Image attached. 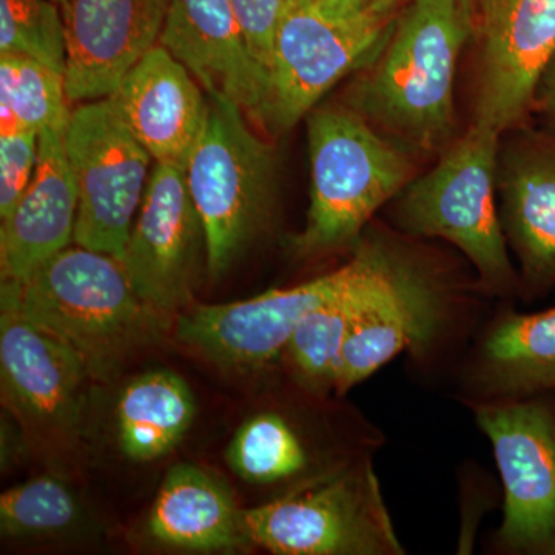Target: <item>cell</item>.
<instances>
[{
    "instance_id": "obj_15",
    "label": "cell",
    "mask_w": 555,
    "mask_h": 555,
    "mask_svg": "<svg viewBox=\"0 0 555 555\" xmlns=\"http://www.w3.org/2000/svg\"><path fill=\"white\" fill-rule=\"evenodd\" d=\"M0 371L11 406L35 429L78 433L94 382L83 358L49 328L2 310Z\"/></svg>"
},
{
    "instance_id": "obj_24",
    "label": "cell",
    "mask_w": 555,
    "mask_h": 555,
    "mask_svg": "<svg viewBox=\"0 0 555 555\" xmlns=\"http://www.w3.org/2000/svg\"><path fill=\"white\" fill-rule=\"evenodd\" d=\"M228 462L243 480L255 485L294 489L320 477L312 473L317 459L308 438L287 415L275 411L251 416L240 427L228 449Z\"/></svg>"
},
{
    "instance_id": "obj_7",
    "label": "cell",
    "mask_w": 555,
    "mask_h": 555,
    "mask_svg": "<svg viewBox=\"0 0 555 555\" xmlns=\"http://www.w3.org/2000/svg\"><path fill=\"white\" fill-rule=\"evenodd\" d=\"M397 13L331 17L315 7L284 11L268 69V90L255 122L281 134L308 118L328 91L372 60Z\"/></svg>"
},
{
    "instance_id": "obj_4",
    "label": "cell",
    "mask_w": 555,
    "mask_h": 555,
    "mask_svg": "<svg viewBox=\"0 0 555 555\" xmlns=\"http://www.w3.org/2000/svg\"><path fill=\"white\" fill-rule=\"evenodd\" d=\"M310 203L288 241L298 258L356 247L379 208L415 177V159L341 102L309 113Z\"/></svg>"
},
{
    "instance_id": "obj_10",
    "label": "cell",
    "mask_w": 555,
    "mask_h": 555,
    "mask_svg": "<svg viewBox=\"0 0 555 555\" xmlns=\"http://www.w3.org/2000/svg\"><path fill=\"white\" fill-rule=\"evenodd\" d=\"M64 144L78 188L73 241L122 261L147 190L152 156L108 98L72 109Z\"/></svg>"
},
{
    "instance_id": "obj_3",
    "label": "cell",
    "mask_w": 555,
    "mask_h": 555,
    "mask_svg": "<svg viewBox=\"0 0 555 555\" xmlns=\"http://www.w3.org/2000/svg\"><path fill=\"white\" fill-rule=\"evenodd\" d=\"M502 133L470 124L436 166L408 182L390 201L398 233L443 240L465 255L486 294L514 301L520 278L507 247L496 203V153Z\"/></svg>"
},
{
    "instance_id": "obj_12",
    "label": "cell",
    "mask_w": 555,
    "mask_h": 555,
    "mask_svg": "<svg viewBox=\"0 0 555 555\" xmlns=\"http://www.w3.org/2000/svg\"><path fill=\"white\" fill-rule=\"evenodd\" d=\"M356 270L346 264L298 286L275 288L243 301L198 305L178 317L179 341L225 369L255 371L283 356L302 318L335 297Z\"/></svg>"
},
{
    "instance_id": "obj_11",
    "label": "cell",
    "mask_w": 555,
    "mask_h": 555,
    "mask_svg": "<svg viewBox=\"0 0 555 555\" xmlns=\"http://www.w3.org/2000/svg\"><path fill=\"white\" fill-rule=\"evenodd\" d=\"M473 124L499 133L529 122L540 76L555 53V0H473Z\"/></svg>"
},
{
    "instance_id": "obj_26",
    "label": "cell",
    "mask_w": 555,
    "mask_h": 555,
    "mask_svg": "<svg viewBox=\"0 0 555 555\" xmlns=\"http://www.w3.org/2000/svg\"><path fill=\"white\" fill-rule=\"evenodd\" d=\"M79 520L78 499L56 477L33 478L0 496V528L10 539L62 534Z\"/></svg>"
},
{
    "instance_id": "obj_27",
    "label": "cell",
    "mask_w": 555,
    "mask_h": 555,
    "mask_svg": "<svg viewBox=\"0 0 555 555\" xmlns=\"http://www.w3.org/2000/svg\"><path fill=\"white\" fill-rule=\"evenodd\" d=\"M0 54H22L64 73L67 35L54 0H0Z\"/></svg>"
},
{
    "instance_id": "obj_2",
    "label": "cell",
    "mask_w": 555,
    "mask_h": 555,
    "mask_svg": "<svg viewBox=\"0 0 555 555\" xmlns=\"http://www.w3.org/2000/svg\"><path fill=\"white\" fill-rule=\"evenodd\" d=\"M2 310L64 339L101 382L167 327L166 313L139 297L119 258L82 246L64 248L24 280L3 281Z\"/></svg>"
},
{
    "instance_id": "obj_5",
    "label": "cell",
    "mask_w": 555,
    "mask_h": 555,
    "mask_svg": "<svg viewBox=\"0 0 555 555\" xmlns=\"http://www.w3.org/2000/svg\"><path fill=\"white\" fill-rule=\"evenodd\" d=\"M206 129L185 179L203 222L206 266L219 280L268 229L278 192L276 152L248 127L246 113L224 98H208Z\"/></svg>"
},
{
    "instance_id": "obj_19",
    "label": "cell",
    "mask_w": 555,
    "mask_h": 555,
    "mask_svg": "<svg viewBox=\"0 0 555 555\" xmlns=\"http://www.w3.org/2000/svg\"><path fill=\"white\" fill-rule=\"evenodd\" d=\"M503 302L463 366L460 393L467 406L555 396V306L524 313Z\"/></svg>"
},
{
    "instance_id": "obj_14",
    "label": "cell",
    "mask_w": 555,
    "mask_h": 555,
    "mask_svg": "<svg viewBox=\"0 0 555 555\" xmlns=\"http://www.w3.org/2000/svg\"><path fill=\"white\" fill-rule=\"evenodd\" d=\"M203 254V222L185 170L155 164L122 258L134 291L166 315L190 308Z\"/></svg>"
},
{
    "instance_id": "obj_6",
    "label": "cell",
    "mask_w": 555,
    "mask_h": 555,
    "mask_svg": "<svg viewBox=\"0 0 555 555\" xmlns=\"http://www.w3.org/2000/svg\"><path fill=\"white\" fill-rule=\"evenodd\" d=\"M247 543L278 555H404L372 455L243 509Z\"/></svg>"
},
{
    "instance_id": "obj_31",
    "label": "cell",
    "mask_w": 555,
    "mask_h": 555,
    "mask_svg": "<svg viewBox=\"0 0 555 555\" xmlns=\"http://www.w3.org/2000/svg\"><path fill=\"white\" fill-rule=\"evenodd\" d=\"M532 115L539 116L547 129L555 130V53L537 83Z\"/></svg>"
},
{
    "instance_id": "obj_25",
    "label": "cell",
    "mask_w": 555,
    "mask_h": 555,
    "mask_svg": "<svg viewBox=\"0 0 555 555\" xmlns=\"http://www.w3.org/2000/svg\"><path fill=\"white\" fill-rule=\"evenodd\" d=\"M68 102L64 73L22 54H0V130L65 131Z\"/></svg>"
},
{
    "instance_id": "obj_13",
    "label": "cell",
    "mask_w": 555,
    "mask_h": 555,
    "mask_svg": "<svg viewBox=\"0 0 555 555\" xmlns=\"http://www.w3.org/2000/svg\"><path fill=\"white\" fill-rule=\"evenodd\" d=\"M496 203L524 301L555 292V130L517 127L500 137Z\"/></svg>"
},
{
    "instance_id": "obj_20",
    "label": "cell",
    "mask_w": 555,
    "mask_h": 555,
    "mask_svg": "<svg viewBox=\"0 0 555 555\" xmlns=\"http://www.w3.org/2000/svg\"><path fill=\"white\" fill-rule=\"evenodd\" d=\"M403 235L369 229L352 248L356 270L335 297L302 318L288 339L287 357L295 382L310 396L335 392L339 361L353 323L377 291L396 258Z\"/></svg>"
},
{
    "instance_id": "obj_16",
    "label": "cell",
    "mask_w": 555,
    "mask_h": 555,
    "mask_svg": "<svg viewBox=\"0 0 555 555\" xmlns=\"http://www.w3.org/2000/svg\"><path fill=\"white\" fill-rule=\"evenodd\" d=\"M69 102L108 98L158 46L169 0H65Z\"/></svg>"
},
{
    "instance_id": "obj_33",
    "label": "cell",
    "mask_w": 555,
    "mask_h": 555,
    "mask_svg": "<svg viewBox=\"0 0 555 555\" xmlns=\"http://www.w3.org/2000/svg\"><path fill=\"white\" fill-rule=\"evenodd\" d=\"M54 2L60 3V5H62V3L65 2V0H54Z\"/></svg>"
},
{
    "instance_id": "obj_30",
    "label": "cell",
    "mask_w": 555,
    "mask_h": 555,
    "mask_svg": "<svg viewBox=\"0 0 555 555\" xmlns=\"http://www.w3.org/2000/svg\"><path fill=\"white\" fill-rule=\"evenodd\" d=\"M313 7L331 17H353L375 11L397 13L403 3L400 0H317Z\"/></svg>"
},
{
    "instance_id": "obj_34",
    "label": "cell",
    "mask_w": 555,
    "mask_h": 555,
    "mask_svg": "<svg viewBox=\"0 0 555 555\" xmlns=\"http://www.w3.org/2000/svg\"><path fill=\"white\" fill-rule=\"evenodd\" d=\"M400 2L403 3V5H404V2H406V0H400Z\"/></svg>"
},
{
    "instance_id": "obj_8",
    "label": "cell",
    "mask_w": 555,
    "mask_h": 555,
    "mask_svg": "<svg viewBox=\"0 0 555 555\" xmlns=\"http://www.w3.org/2000/svg\"><path fill=\"white\" fill-rule=\"evenodd\" d=\"M503 489L494 550L555 555V396L470 404Z\"/></svg>"
},
{
    "instance_id": "obj_22",
    "label": "cell",
    "mask_w": 555,
    "mask_h": 555,
    "mask_svg": "<svg viewBox=\"0 0 555 555\" xmlns=\"http://www.w3.org/2000/svg\"><path fill=\"white\" fill-rule=\"evenodd\" d=\"M149 531L164 545L201 553L248 545L243 511L225 486L185 463L164 478L150 511Z\"/></svg>"
},
{
    "instance_id": "obj_1",
    "label": "cell",
    "mask_w": 555,
    "mask_h": 555,
    "mask_svg": "<svg viewBox=\"0 0 555 555\" xmlns=\"http://www.w3.org/2000/svg\"><path fill=\"white\" fill-rule=\"evenodd\" d=\"M473 35V0H406L341 104L411 158L440 156L456 139V69Z\"/></svg>"
},
{
    "instance_id": "obj_29",
    "label": "cell",
    "mask_w": 555,
    "mask_h": 555,
    "mask_svg": "<svg viewBox=\"0 0 555 555\" xmlns=\"http://www.w3.org/2000/svg\"><path fill=\"white\" fill-rule=\"evenodd\" d=\"M232 5L248 49L268 73L278 28L286 11L284 0H232Z\"/></svg>"
},
{
    "instance_id": "obj_23",
    "label": "cell",
    "mask_w": 555,
    "mask_h": 555,
    "mask_svg": "<svg viewBox=\"0 0 555 555\" xmlns=\"http://www.w3.org/2000/svg\"><path fill=\"white\" fill-rule=\"evenodd\" d=\"M116 414L122 454L152 462L169 454L188 434L196 415L195 397L179 375L152 371L124 387Z\"/></svg>"
},
{
    "instance_id": "obj_18",
    "label": "cell",
    "mask_w": 555,
    "mask_h": 555,
    "mask_svg": "<svg viewBox=\"0 0 555 555\" xmlns=\"http://www.w3.org/2000/svg\"><path fill=\"white\" fill-rule=\"evenodd\" d=\"M159 43L208 98H224L257 118L268 73L248 49L232 0H169Z\"/></svg>"
},
{
    "instance_id": "obj_28",
    "label": "cell",
    "mask_w": 555,
    "mask_h": 555,
    "mask_svg": "<svg viewBox=\"0 0 555 555\" xmlns=\"http://www.w3.org/2000/svg\"><path fill=\"white\" fill-rule=\"evenodd\" d=\"M39 158V133L0 130V219H5L30 188Z\"/></svg>"
},
{
    "instance_id": "obj_9",
    "label": "cell",
    "mask_w": 555,
    "mask_h": 555,
    "mask_svg": "<svg viewBox=\"0 0 555 555\" xmlns=\"http://www.w3.org/2000/svg\"><path fill=\"white\" fill-rule=\"evenodd\" d=\"M456 284L403 235L392 264L361 310L339 361L335 393L345 396L393 358L436 352L451 327Z\"/></svg>"
},
{
    "instance_id": "obj_21",
    "label": "cell",
    "mask_w": 555,
    "mask_h": 555,
    "mask_svg": "<svg viewBox=\"0 0 555 555\" xmlns=\"http://www.w3.org/2000/svg\"><path fill=\"white\" fill-rule=\"evenodd\" d=\"M64 134L53 129L39 133L35 178L2 221V283L24 280L75 240L78 188L65 153Z\"/></svg>"
},
{
    "instance_id": "obj_32",
    "label": "cell",
    "mask_w": 555,
    "mask_h": 555,
    "mask_svg": "<svg viewBox=\"0 0 555 555\" xmlns=\"http://www.w3.org/2000/svg\"><path fill=\"white\" fill-rule=\"evenodd\" d=\"M317 0H284L286 10L302 9V7H313Z\"/></svg>"
},
{
    "instance_id": "obj_17",
    "label": "cell",
    "mask_w": 555,
    "mask_h": 555,
    "mask_svg": "<svg viewBox=\"0 0 555 555\" xmlns=\"http://www.w3.org/2000/svg\"><path fill=\"white\" fill-rule=\"evenodd\" d=\"M204 93L185 65L158 43L108 100L153 163L185 170L206 129L210 102Z\"/></svg>"
}]
</instances>
